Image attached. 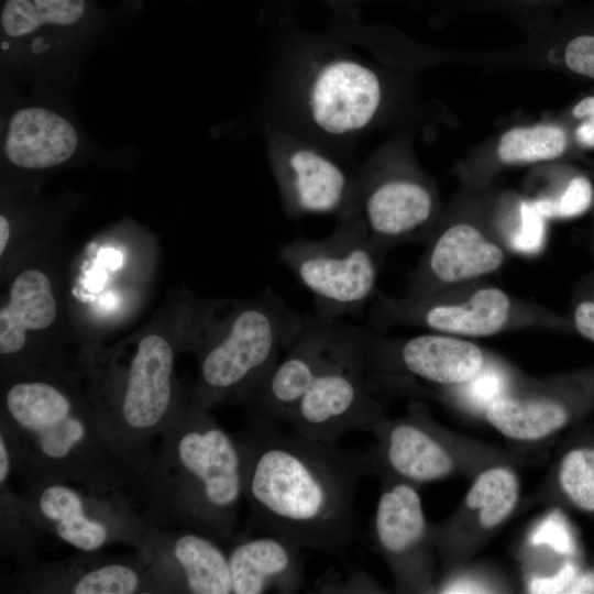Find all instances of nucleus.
Here are the masks:
<instances>
[{"label": "nucleus", "instance_id": "obj_1", "mask_svg": "<svg viewBox=\"0 0 594 594\" xmlns=\"http://www.w3.org/2000/svg\"><path fill=\"white\" fill-rule=\"evenodd\" d=\"M235 439L255 520L300 548L343 559L358 537L355 494L365 457L255 415Z\"/></svg>", "mask_w": 594, "mask_h": 594}, {"label": "nucleus", "instance_id": "obj_2", "mask_svg": "<svg viewBox=\"0 0 594 594\" xmlns=\"http://www.w3.org/2000/svg\"><path fill=\"white\" fill-rule=\"evenodd\" d=\"M139 476L152 517L213 539L232 537L244 497L242 455L208 409L178 407Z\"/></svg>", "mask_w": 594, "mask_h": 594}, {"label": "nucleus", "instance_id": "obj_3", "mask_svg": "<svg viewBox=\"0 0 594 594\" xmlns=\"http://www.w3.org/2000/svg\"><path fill=\"white\" fill-rule=\"evenodd\" d=\"M0 427L13 470L28 485L77 482L98 493L134 474L103 441L92 408L50 382L12 384Z\"/></svg>", "mask_w": 594, "mask_h": 594}, {"label": "nucleus", "instance_id": "obj_4", "mask_svg": "<svg viewBox=\"0 0 594 594\" xmlns=\"http://www.w3.org/2000/svg\"><path fill=\"white\" fill-rule=\"evenodd\" d=\"M306 318L272 289L242 306L205 350L193 403L208 409L230 397L248 400L296 340Z\"/></svg>", "mask_w": 594, "mask_h": 594}, {"label": "nucleus", "instance_id": "obj_5", "mask_svg": "<svg viewBox=\"0 0 594 594\" xmlns=\"http://www.w3.org/2000/svg\"><path fill=\"white\" fill-rule=\"evenodd\" d=\"M86 15V0H4L0 56L6 81L38 91L68 85L91 50L79 36Z\"/></svg>", "mask_w": 594, "mask_h": 594}, {"label": "nucleus", "instance_id": "obj_6", "mask_svg": "<svg viewBox=\"0 0 594 594\" xmlns=\"http://www.w3.org/2000/svg\"><path fill=\"white\" fill-rule=\"evenodd\" d=\"M380 251L361 213L339 218L332 233L284 243L278 256L311 294L314 315L328 322L359 314L375 292Z\"/></svg>", "mask_w": 594, "mask_h": 594}, {"label": "nucleus", "instance_id": "obj_7", "mask_svg": "<svg viewBox=\"0 0 594 594\" xmlns=\"http://www.w3.org/2000/svg\"><path fill=\"white\" fill-rule=\"evenodd\" d=\"M174 350L162 336L143 337L136 346L118 398L94 413L99 432L134 474H142L154 454V440L178 407L174 406Z\"/></svg>", "mask_w": 594, "mask_h": 594}, {"label": "nucleus", "instance_id": "obj_8", "mask_svg": "<svg viewBox=\"0 0 594 594\" xmlns=\"http://www.w3.org/2000/svg\"><path fill=\"white\" fill-rule=\"evenodd\" d=\"M363 338L364 329L348 326L338 349L288 420L294 430L336 441L350 431L374 430L381 424Z\"/></svg>", "mask_w": 594, "mask_h": 594}, {"label": "nucleus", "instance_id": "obj_9", "mask_svg": "<svg viewBox=\"0 0 594 594\" xmlns=\"http://www.w3.org/2000/svg\"><path fill=\"white\" fill-rule=\"evenodd\" d=\"M1 117V153L14 168L43 172L57 168L82 151L89 139L54 91L24 97L11 88Z\"/></svg>", "mask_w": 594, "mask_h": 594}, {"label": "nucleus", "instance_id": "obj_10", "mask_svg": "<svg viewBox=\"0 0 594 594\" xmlns=\"http://www.w3.org/2000/svg\"><path fill=\"white\" fill-rule=\"evenodd\" d=\"M348 324L314 314L263 384L248 399L255 416L288 422L295 408L341 343Z\"/></svg>", "mask_w": 594, "mask_h": 594}, {"label": "nucleus", "instance_id": "obj_11", "mask_svg": "<svg viewBox=\"0 0 594 594\" xmlns=\"http://www.w3.org/2000/svg\"><path fill=\"white\" fill-rule=\"evenodd\" d=\"M381 99V82L371 68L353 59L337 58L316 70L307 88L306 103L319 130L346 135L372 121Z\"/></svg>", "mask_w": 594, "mask_h": 594}, {"label": "nucleus", "instance_id": "obj_12", "mask_svg": "<svg viewBox=\"0 0 594 594\" xmlns=\"http://www.w3.org/2000/svg\"><path fill=\"white\" fill-rule=\"evenodd\" d=\"M275 172L293 217L356 210V189L346 173L323 153L298 145L276 155Z\"/></svg>", "mask_w": 594, "mask_h": 594}, {"label": "nucleus", "instance_id": "obj_13", "mask_svg": "<svg viewBox=\"0 0 594 594\" xmlns=\"http://www.w3.org/2000/svg\"><path fill=\"white\" fill-rule=\"evenodd\" d=\"M510 311L508 296L496 287L482 288L462 304L431 302L424 296L403 301L382 298L374 316L385 321L422 323L433 331L463 337H486L498 332Z\"/></svg>", "mask_w": 594, "mask_h": 594}, {"label": "nucleus", "instance_id": "obj_14", "mask_svg": "<svg viewBox=\"0 0 594 594\" xmlns=\"http://www.w3.org/2000/svg\"><path fill=\"white\" fill-rule=\"evenodd\" d=\"M361 200V209L356 210L380 252L396 241L419 234L429 223L433 211L428 189L404 177L370 178Z\"/></svg>", "mask_w": 594, "mask_h": 594}, {"label": "nucleus", "instance_id": "obj_15", "mask_svg": "<svg viewBox=\"0 0 594 594\" xmlns=\"http://www.w3.org/2000/svg\"><path fill=\"white\" fill-rule=\"evenodd\" d=\"M162 536L163 540L157 542L150 538L145 550L163 557L157 569L163 568L165 578L172 575L173 590L191 594L232 593L229 557L213 538L185 529Z\"/></svg>", "mask_w": 594, "mask_h": 594}, {"label": "nucleus", "instance_id": "obj_16", "mask_svg": "<svg viewBox=\"0 0 594 594\" xmlns=\"http://www.w3.org/2000/svg\"><path fill=\"white\" fill-rule=\"evenodd\" d=\"M505 260L503 250L469 223L444 229L431 244L415 279L414 294L427 295L433 286L454 284L499 268Z\"/></svg>", "mask_w": 594, "mask_h": 594}, {"label": "nucleus", "instance_id": "obj_17", "mask_svg": "<svg viewBox=\"0 0 594 594\" xmlns=\"http://www.w3.org/2000/svg\"><path fill=\"white\" fill-rule=\"evenodd\" d=\"M299 549L274 534L240 541L228 554L232 593L297 592L304 580Z\"/></svg>", "mask_w": 594, "mask_h": 594}, {"label": "nucleus", "instance_id": "obj_18", "mask_svg": "<svg viewBox=\"0 0 594 594\" xmlns=\"http://www.w3.org/2000/svg\"><path fill=\"white\" fill-rule=\"evenodd\" d=\"M375 348L393 353L408 373L437 384H462L484 365L481 349L472 342L451 334H421L391 349L367 331Z\"/></svg>", "mask_w": 594, "mask_h": 594}, {"label": "nucleus", "instance_id": "obj_19", "mask_svg": "<svg viewBox=\"0 0 594 594\" xmlns=\"http://www.w3.org/2000/svg\"><path fill=\"white\" fill-rule=\"evenodd\" d=\"M25 512L30 520L51 529L64 542L86 552L101 548L111 537L101 517L87 514L82 495L66 483L29 485Z\"/></svg>", "mask_w": 594, "mask_h": 594}, {"label": "nucleus", "instance_id": "obj_20", "mask_svg": "<svg viewBox=\"0 0 594 594\" xmlns=\"http://www.w3.org/2000/svg\"><path fill=\"white\" fill-rule=\"evenodd\" d=\"M57 314L48 277L38 270L20 273L12 283L9 300L0 310V353L9 356L21 352L28 331L50 327Z\"/></svg>", "mask_w": 594, "mask_h": 594}, {"label": "nucleus", "instance_id": "obj_21", "mask_svg": "<svg viewBox=\"0 0 594 594\" xmlns=\"http://www.w3.org/2000/svg\"><path fill=\"white\" fill-rule=\"evenodd\" d=\"M375 430L383 432V460L396 475L411 482H429L451 472V457L418 425L402 421L388 429L377 426Z\"/></svg>", "mask_w": 594, "mask_h": 594}, {"label": "nucleus", "instance_id": "obj_22", "mask_svg": "<svg viewBox=\"0 0 594 594\" xmlns=\"http://www.w3.org/2000/svg\"><path fill=\"white\" fill-rule=\"evenodd\" d=\"M374 539L384 554L404 558L417 549L426 535V518L417 491L407 483L386 487L374 516Z\"/></svg>", "mask_w": 594, "mask_h": 594}, {"label": "nucleus", "instance_id": "obj_23", "mask_svg": "<svg viewBox=\"0 0 594 594\" xmlns=\"http://www.w3.org/2000/svg\"><path fill=\"white\" fill-rule=\"evenodd\" d=\"M488 422L504 436L516 440H538L563 427L565 408L549 399H516L503 396L485 410Z\"/></svg>", "mask_w": 594, "mask_h": 594}, {"label": "nucleus", "instance_id": "obj_24", "mask_svg": "<svg viewBox=\"0 0 594 594\" xmlns=\"http://www.w3.org/2000/svg\"><path fill=\"white\" fill-rule=\"evenodd\" d=\"M518 481L506 468H493L482 474L470 488L465 504L471 509H479L482 527L493 528L512 513L518 499Z\"/></svg>", "mask_w": 594, "mask_h": 594}, {"label": "nucleus", "instance_id": "obj_25", "mask_svg": "<svg viewBox=\"0 0 594 594\" xmlns=\"http://www.w3.org/2000/svg\"><path fill=\"white\" fill-rule=\"evenodd\" d=\"M566 147L565 132L556 125L540 124L532 128H515L503 134L497 148L504 163H532L553 160Z\"/></svg>", "mask_w": 594, "mask_h": 594}, {"label": "nucleus", "instance_id": "obj_26", "mask_svg": "<svg viewBox=\"0 0 594 594\" xmlns=\"http://www.w3.org/2000/svg\"><path fill=\"white\" fill-rule=\"evenodd\" d=\"M145 585L142 572L127 563L96 565L74 579L68 592L74 594H132Z\"/></svg>", "mask_w": 594, "mask_h": 594}, {"label": "nucleus", "instance_id": "obj_27", "mask_svg": "<svg viewBox=\"0 0 594 594\" xmlns=\"http://www.w3.org/2000/svg\"><path fill=\"white\" fill-rule=\"evenodd\" d=\"M559 481L569 499L579 508L594 512V450L576 449L562 460Z\"/></svg>", "mask_w": 594, "mask_h": 594}, {"label": "nucleus", "instance_id": "obj_28", "mask_svg": "<svg viewBox=\"0 0 594 594\" xmlns=\"http://www.w3.org/2000/svg\"><path fill=\"white\" fill-rule=\"evenodd\" d=\"M593 200V188L583 176L574 177L559 198L532 200L546 218H574L585 212Z\"/></svg>", "mask_w": 594, "mask_h": 594}, {"label": "nucleus", "instance_id": "obj_29", "mask_svg": "<svg viewBox=\"0 0 594 594\" xmlns=\"http://www.w3.org/2000/svg\"><path fill=\"white\" fill-rule=\"evenodd\" d=\"M460 385L461 395L468 405L486 410L494 400L505 396L507 380L501 369L484 363L471 380Z\"/></svg>", "mask_w": 594, "mask_h": 594}, {"label": "nucleus", "instance_id": "obj_30", "mask_svg": "<svg viewBox=\"0 0 594 594\" xmlns=\"http://www.w3.org/2000/svg\"><path fill=\"white\" fill-rule=\"evenodd\" d=\"M546 235V218L535 207L534 201L520 205V221L510 237L512 248L524 254H535L541 250Z\"/></svg>", "mask_w": 594, "mask_h": 594}, {"label": "nucleus", "instance_id": "obj_31", "mask_svg": "<svg viewBox=\"0 0 594 594\" xmlns=\"http://www.w3.org/2000/svg\"><path fill=\"white\" fill-rule=\"evenodd\" d=\"M534 546H548L559 554L570 556L575 552L571 528L559 510L550 513L534 529L530 536Z\"/></svg>", "mask_w": 594, "mask_h": 594}, {"label": "nucleus", "instance_id": "obj_32", "mask_svg": "<svg viewBox=\"0 0 594 594\" xmlns=\"http://www.w3.org/2000/svg\"><path fill=\"white\" fill-rule=\"evenodd\" d=\"M564 58L571 70L594 78V36L582 35L571 40Z\"/></svg>", "mask_w": 594, "mask_h": 594}, {"label": "nucleus", "instance_id": "obj_33", "mask_svg": "<svg viewBox=\"0 0 594 594\" xmlns=\"http://www.w3.org/2000/svg\"><path fill=\"white\" fill-rule=\"evenodd\" d=\"M576 578L575 566L568 562L551 576L535 578L529 583V592L536 594L568 593V590Z\"/></svg>", "mask_w": 594, "mask_h": 594}, {"label": "nucleus", "instance_id": "obj_34", "mask_svg": "<svg viewBox=\"0 0 594 594\" xmlns=\"http://www.w3.org/2000/svg\"><path fill=\"white\" fill-rule=\"evenodd\" d=\"M574 326L585 339L594 342V301H581L574 311Z\"/></svg>", "mask_w": 594, "mask_h": 594}, {"label": "nucleus", "instance_id": "obj_35", "mask_svg": "<svg viewBox=\"0 0 594 594\" xmlns=\"http://www.w3.org/2000/svg\"><path fill=\"white\" fill-rule=\"evenodd\" d=\"M13 471V461L10 448L2 435H0V485L3 487Z\"/></svg>", "mask_w": 594, "mask_h": 594}, {"label": "nucleus", "instance_id": "obj_36", "mask_svg": "<svg viewBox=\"0 0 594 594\" xmlns=\"http://www.w3.org/2000/svg\"><path fill=\"white\" fill-rule=\"evenodd\" d=\"M568 593L571 594H594V571L576 576L571 583Z\"/></svg>", "mask_w": 594, "mask_h": 594}, {"label": "nucleus", "instance_id": "obj_37", "mask_svg": "<svg viewBox=\"0 0 594 594\" xmlns=\"http://www.w3.org/2000/svg\"><path fill=\"white\" fill-rule=\"evenodd\" d=\"M443 593H485V587L472 580H458L444 587Z\"/></svg>", "mask_w": 594, "mask_h": 594}, {"label": "nucleus", "instance_id": "obj_38", "mask_svg": "<svg viewBox=\"0 0 594 594\" xmlns=\"http://www.w3.org/2000/svg\"><path fill=\"white\" fill-rule=\"evenodd\" d=\"M578 141L586 146L594 147V120H586L575 131Z\"/></svg>", "mask_w": 594, "mask_h": 594}, {"label": "nucleus", "instance_id": "obj_39", "mask_svg": "<svg viewBox=\"0 0 594 594\" xmlns=\"http://www.w3.org/2000/svg\"><path fill=\"white\" fill-rule=\"evenodd\" d=\"M575 118H587L594 120V97H586L582 99L572 111Z\"/></svg>", "mask_w": 594, "mask_h": 594}, {"label": "nucleus", "instance_id": "obj_40", "mask_svg": "<svg viewBox=\"0 0 594 594\" xmlns=\"http://www.w3.org/2000/svg\"><path fill=\"white\" fill-rule=\"evenodd\" d=\"M11 226L8 218L3 215L0 216V255H2L7 249L10 239Z\"/></svg>", "mask_w": 594, "mask_h": 594}]
</instances>
